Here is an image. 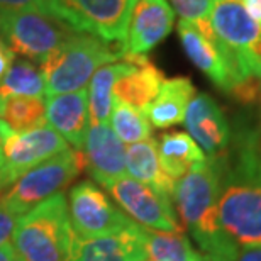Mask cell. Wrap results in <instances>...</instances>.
<instances>
[{"label": "cell", "mask_w": 261, "mask_h": 261, "mask_svg": "<svg viewBox=\"0 0 261 261\" xmlns=\"http://www.w3.org/2000/svg\"><path fill=\"white\" fill-rule=\"evenodd\" d=\"M195 95V87L190 78L175 76L163 82L158 95L144 111L151 126L168 129L184 122L187 107Z\"/></svg>", "instance_id": "cell-18"}, {"label": "cell", "mask_w": 261, "mask_h": 261, "mask_svg": "<svg viewBox=\"0 0 261 261\" xmlns=\"http://www.w3.org/2000/svg\"><path fill=\"white\" fill-rule=\"evenodd\" d=\"M0 121L15 130H29L46 126V107L43 98L9 97L0 98Z\"/></svg>", "instance_id": "cell-24"}, {"label": "cell", "mask_w": 261, "mask_h": 261, "mask_svg": "<svg viewBox=\"0 0 261 261\" xmlns=\"http://www.w3.org/2000/svg\"><path fill=\"white\" fill-rule=\"evenodd\" d=\"M103 189L111 192L122 211L141 226L163 232H185L171 198L160 195L141 181L122 176L107 184Z\"/></svg>", "instance_id": "cell-10"}, {"label": "cell", "mask_w": 261, "mask_h": 261, "mask_svg": "<svg viewBox=\"0 0 261 261\" xmlns=\"http://www.w3.org/2000/svg\"><path fill=\"white\" fill-rule=\"evenodd\" d=\"M175 10L168 0H138L127 29L126 53L146 56L171 33Z\"/></svg>", "instance_id": "cell-14"}, {"label": "cell", "mask_w": 261, "mask_h": 261, "mask_svg": "<svg viewBox=\"0 0 261 261\" xmlns=\"http://www.w3.org/2000/svg\"><path fill=\"white\" fill-rule=\"evenodd\" d=\"M75 238L66 197L60 192L17 219L12 244L22 261H71Z\"/></svg>", "instance_id": "cell-3"}, {"label": "cell", "mask_w": 261, "mask_h": 261, "mask_svg": "<svg viewBox=\"0 0 261 261\" xmlns=\"http://www.w3.org/2000/svg\"><path fill=\"white\" fill-rule=\"evenodd\" d=\"M124 70L114 85V98L146 111L165 82L163 71L141 55H124Z\"/></svg>", "instance_id": "cell-15"}, {"label": "cell", "mask_w": 261, "mask_h": 261, "mask_svg": "<svg viewBox=\"0 0 261 261\" xmlns=\"http://www.w3.org/2000/svg\"><path fill=\"white\" fill-rule=\"evenodd\" d=\"M9 189V185L7 184H5V180L2 178V175H0V195H2L4 194V192L5 190H7Z\"/></svg>", "instance_id": "cell-34"}, {"label": "cell", "mask_w": 261, "mask_h": 261, "mask_svg": "<svg viewBox=\"0 0 261 261\" xmlns=\"http://www.w3.org/2000/svg\"><path fill=\"white\" fill-rule=\"evenodd\" d=\"M83 171V158L78 149H66L43 161L19 176L0 195V203L9 212L22 216L46 198L63 192Z\"/></svg>", "instance_id": "cell-5"}, {"label": "cell", "mask_w": 261, "mask_h": 261, "mask_svg": "<svg viewBox=\"0 0 261 261\" xmlns=\"http://www.w3.org/2000/svg\"><path fill=\"white\" fill-rule=\"evenodd\" d=\"M4 163H5V160H4V149H2V141H0V170L4 168Z\"/></svg>", "instance_id": "cell-35"}, {"label": "cell", "mask_w": 261, "mask_h": 261, "mask_svg": "<svg viewBox=\"0 0 261 261\" xmlns=\"http://www.w3.org/2000/svg\"><path fill=\"white\" fill-rule=\"evenodd\" d=\"M46 93V82L41 68L29 60L14 61L7 75L0 82V98L34 97L41 98Z\"/></svg>", "instance_id": "cell-23"}, {"label": "cell", "mask_w": 261, "mask_h": 261, "mask_svg": "<svg viewBox=\"0 0 261 261\" xmlns=\"http://www.w3.org/2000/svg\"><path fill=\"white\" fill-rule=\"evenodd\" d=\"M124 48L87 33H73L39 65L46 82V97L82 90L98 68L124 58Z\"/></svg>", "instance_id": "cell-4"}, {"label": "cell", "mask_w": 261, "mask_h": 261, "mask_svg": "<svg viewBox=\"0 0 261 261\" xmlns=\"http://www.w3.org/2000/svg\"><path fill=\"white\" fill-rule=\"evenodd\" d=\"M148 258L141 238V224L111 236L80 239L75 238L71 261H144Z\"/></svg>", "instance_id": "cell-17"}, {"label": "cell", "mask_w": 261, "mask_h": 261, "mask_svg": "<svg viewBox=\"0 0 261 261\" xmlns=\"http://www.w3.org/2000/svg\"><path fill=\"white\" fill-rule=\"evenodd\" d=\"M178 36L187 58L217 88L226 93L231 90L232 76L211 20L202 19L190 22L181 19L178 22Z\"/></svg>", "instance_id": "cell-11"}, {"label": "cell", "mask_w": 261, "mask_h": 261, "mask_svg": "<svg viewBox=\"0 0 261 261\" xmlns=\"http://www.w3.org/2000/svg\"><path fill=\"white\" fill-rule=\"evenodd\" d=\"M141 238L151 261H194L195 249L184 232H163L141 226Z\"/></svg>", "instance_id": "cell-22"}, {"label": "cell", "mask_w": 261, "mask_h": 261, "mask_svg": "<svg viewBox=\"0 0 261 261\" xmlns=\"http://www.w3.org/2000/svg\"><path fill=\"white\" fill-rule=\"evenodd\" d=\"M44 107L46 124H49V127H53L68 144L80 151L90 127L87 88L46 97Z\"/></svg>", "instance_id": "cell-16"}, {"label": "cell", "mask_w": 261, "mask_h": 261, "mask_svg": "<svg viewBox=\"0 0 261 261\" xmlns=\"http://www.w3.org/2000/svg\"><path fill=\"white\" fill-rule=\"evenodd\" d=\"M138 0H53L55 17L75 33H87L126 51L127 29Z\"/></svg>", "instance_id": "cell-7"}, {"label": "cell", "mask_w": 261, "mask_h": 261, "mask_svg": "<svg viewBox=\"0 0 261 261\" xmlns=\"http://www.w3.org/2000/svg\"><path fill=\"white\" fill-rule=\"evenodd\" d=\"M224 158H207L175 181L171 202L184 229L195 239L203 254L222 261L234 243L221 231L217 203L221 194Z\"/></svg>", "instance_id": "cell-2"}, {"label": "cell", "mask_w": 261, "mask_h": 261, "mask_svg": "<svg viewBox=\"0 0 261 261\" xmlns=\"http://www.w3.org/2000/svg\"><path fill=\"white\" fill-rule=\"evenodd\" d=\"M0 261H22L19 258L17 251H15L12 241H9L0 246Z\"/></svg>", "instance_id": "cell-32"}, {"label": "cell", "mask_w": 261, "mask_h": 261, "mask_svg": "<svg viewBox=\"0 0 261 261\" xmlns=\"http://www.w3.org/2000/svg\"><path fill=\"white\" fill-rule=\"evenodd\" d=\"M15 55L14 51L9 48L7 43L0 38V82L4 80V76L7 75V71L10 70V66L14 65Z\"/></svg>", "instance_id": "cell-30"}, {"label": "cell", "mask_w": 261, "mask_h": 261, "mask_svg": "<svg viewBox=\"0 0 261 261\" xmlns=\"http://www.w3.org/2000/svg\"><path fill=\"white\" fill-rule=\"evenodd\" d=\"M68 214L76 238L93 239L121 232L133 226V219L111 202L95 181H80L68 192Z\"/></svg>", "instance_id": "cell-8"}, {"label": "cell", "mask_w": 261, "mask_h": 261, "mask_svg": "<svg viewBox=\"0 0 261 261\" xmlns=\"http://www.w3.org/2000/svg\"><path fill=\"white\" fill-rule=\"evenodd\" d=\"M19 216L9 212L2 203H0V246L10 241V238L14 236L15 226H17Z\"/></svg>", "instance_id": "cell-28"}, {"label": "cell", "mask_w": 261, "mask_h": 261, "mask_svg": "<svg viewBox=\"0 0 261 261\" xmlns=\"http://www.w3.org/2000/svg\"><path fill=\"white\" fill-rule=\"evenodd\" d=\"M161 168L171 180H178L198 165L205 163L207 156L189 133H166L158 141Z\"/></svg>", "instance_id": "cell-20"}, {"label": "cell", "mask_w": 261, "mask_h": 261, "mask_svg": "<svg viewBox=\"0 0 261 261\" xmlns=\"http://www.w3.org/2000/svg\"><path fill=\"white\" fill-rule=\"evenodd\" d=\"M0 141L5 160L0 175L9 187L25 171L53 158L61 151L70 149L66 141L49 126L15 130L0 121Z\"/></svg>", "instance_id": "cell-9"}, {"label": "cell", "mask_w": 261, "mask_h": 261, "mask_svg": "<svg viewBox=\"0 0 261 261\" xmlns=\"http://www.w3.org/2000/svg\"><path fill=\"white\" fill-rule=\"evenodd\" d=\"M73 33L75 31L63 20L39 10L0 14V38L14 55L39 65Z\"/></svg>", "instance_id": "cell-6"}, {"label": "cell", "mask_w": 261, "mask_h": 261, "mask_svg": "<svg viewBox=\"0 0 261 261\" xmlns=\"http://www.w3.org/2000/svg\"><path fill=\"white\" fill-rule=\"evenodd\" d=\"M217 214L221 231L234 244L261 248V126L238 124L224 158Z\"/></svg>", "instance_id": "cell-1"}, {"label": "cell", "mask_w": 261, "mask_h": 261, "mask_svg": "<svg viewBox=\"0 0 261 261\" xmlns=\"http://www.w3.org/2000/svg\"><path fill=\"white\" fill-rule=\"evenodd\" d=\"M124 70V61L103 65L88 82V119L90 126L107 124L114 107V85Z\"/></svg>", "instance_id": "cell-21"}, {"label": "cell", "mask_w": 261, "mask_h": 261, "mask_svg": "<svg viewBox=\"0 0 261 261\" xmlns=\"http://www.w3.org/2000/svg\"><path fill=\"white\" fill-rule=\"evenodd\" d=\"M222 261H261V248H244L234 244Z\"/></svg>", "instance_id": "cell-29"}, {"label": "cell", "mask_w": 261, "mask_h": 261, "mask_svg": "<svg viewBox=\"0 0 261 261\" xmlns=\"http://www.w3.org/2000/svg\"><path fill=\"white\" fill-rule=\"evenodd\" d=\"M111 127L122 143L134 144L153 138L151 124L146 114L133 106H127L114 98V107L111 114Z\"/></svg>", "instance_id": "cell-25"}, {"label": "cell", "mask_w": 261, "mask_h": 261, "mask_svg": "<svg viewBox=\"0 0 261 261\" xmlns=\"http://www.w3.org/2000/svg\"><path fill=\"white\" fill-rule=\"evenodd\" d=\"M184 124L189 136L207 158H222L229 153L232 130L226 114L208 93H197L187 107Z\"/></svg>", "instance_id": "cell-12"}, {"label": "cell", "mask_w": 261, "mask_h": 261, "mask_svg": "<svg viewBox=\"0 0 261 261\" xmlns=\"http://www.w3.org/2000/svg\"><path fill=\"white\" fill-rule=\"evenodd\" d=\"M14 10H39L49 15L53 14V0H0V14Z\"/></svg>", "instance_id": "cell-27"}, {"label": "cell", "mask_w": 261, "mask_h": 261, "mask_svg": "<svg viewBox=\"0 0 261 261\" xmlns=\"http://www.w3.org/2000/svg\"><path fill=\"white\" fill-rule=\"evenodd\" d=\"M259 103H261V102H259Z\"/></svg>", "instance_id": "cell-37"}, {"label": "cell", "mask_w": 261, "mask_h": 261, "mask_svg": "<svg viewBox=\"0 0 261 261\" xmlns=\"http://www.w3.org/2000/svg\"><path fill=\"white\" fill-rule=\"evenodd\" d=\"M194 261H214L211 256H207V254H203V253H195V259Z\"/></svg>", "instance_id": "cell-33"}, {"label": "cell", "mask_w": 261, "mask_h": 261, "mask_svg": "<svg viewBox=\"0 0 261 261\" xmlns=\"http://www.w3.org/2000/svg\"><path fill=\"white\" fill-rule=\"evenodd\" d=\"M80 153L83 170L98 185L106 187L114 180L127 176L126 146L117 138L109 122L88 127Z\"/></svg>", "instance_id": "cell-13"}, {"label": "cell", "mask_w": 261, "mask_h": 261, "mask_svg": "<svg viewBox=\"0 0 261 261\" xmlns=\"http://www.w3.org/2000/svg\"><path fill=\"white\" fill-rule=\"evenodd\" d=\"M170 2L173 4L181 19L190 20V22L208 19L214 5V0H170Z\"/></svg>", "instance_id": "cell-26"}, {"label": "cell", "mask_w": 261, "mask_h": 261, "mask_svg": "<svg viewBox=\"0 0 261 261\" xmlns=\"http://www.w3.org/2000/svg\"><path fill=\"white\" fill-rule=\"evenodd\" d=\"M144 261H151V259H148V258H146V259H144Z\"/></svg>", "instance_id": "cell-36"}, {"label": "cell", "mask_w": 261, "mask_h": 261, "mask_svg": "<svg viewBox=\"0 0 261 261\" xmlns=\"http://www.w3.org/2000/svg\"><path fill=\"white\" fill-rule=\"evenodd\" d=\"M244 9L248 10V14L256 20L261 28V0H241Z\"/></svg>", "instance_id": "cell-31"}, {"label": "cell", "mask_w": 261, "mask_h": 261, "mask_svg": "<svg viewBox=\"0 0 261 261\" xmlns=\"http://www.w3.org/2000/svg\"><path fill=\"white\" fill-rule=\"evenodd\" d=\"M126 168L127 176L144 184L160 195L166 198H171L173 195L175 180H171L161 168L156 139L151 138L129 144L126 148Z\"/></svg>", "instance_id": "cell-19"}]
</instances>
